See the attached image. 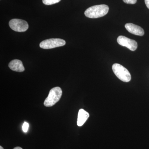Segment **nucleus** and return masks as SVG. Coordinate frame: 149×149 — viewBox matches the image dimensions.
<instances>
[{"instance_id":"1","label":"nucleus","mask_w":149,"mask_h":149,"mask_svg":"<svg viewBox=\"0 0 149 149\" xmlns=\"http://www.w3.org/2000/svg\"><path fill=\"white\" fill-rule=\"evenodd\" d=\"M109 7L106 5L102 4L93 6L87 9L85 12V16L89 18H97L107 15Z\"/></svg>"},{"instance_id":"13","label":"nucleus","mask_w":149,"mask_h":149,"mask_svg":"<svg viewBox=\"0 0 149 149\" xmlns=\"http://www.w3.org/2000/svg\"><path fill=\"white\" fill-rule=\"evenodd\" d=\"M145 2L147 8L149 9V0H145Z\"/></svg>"},{"instance_id":"10","label":"nucleus","mask_w":149,"mask_h":149,"mask_svg":"<svg viewBox=\"0 0 149 149\" xmlns=\"http://www.w3.org/2000/svg\"><path fill=\"white\" fill-rule=\"evenodd\" d=\"M61 0H42L43 3L46 5H51L59 2Z\"/></svg>"},{"instance_id":"9","label":"nucleus","mask_w":149,"mask_h":149,"mask_svg":"<svg viewBox=\"0 0 149 149\" xmlns=\"http://www.w3.org/2000/svg\"><path fill=\"white\" fill-rule=\"evenodd\" d=\"M90 115L85 110L80 109L79 110L77 117V125L78 126H81L85 123L86 120H88Z\"/></svg>"},{"instance_id":"14","label":"nucleus","mask_w":149,"mask_h":149,"mask_svg":"<svg viewBox=\"0 0 149 149\" xmlns=\"http://www.w3.org/2000/svg\"><path fill=\"white\" fill-rule=\"evenodd\" d=\"M13 149H23L22 148H20V147H15V148H14Z\"/></svg>"},{"instance_id":"6","label":"nucleus","mask_w":149,"mask_h":149,"mask_svg":"<svg viewBox=\"0 0 149 149\" xmlns=\"http://www.w3.org/2000/svg\"><path fill=\"white\" fill-rule=\"evenodd\" d=\"M117 41L120 45L126 47L131 51H135L138 47V44L135 40H131L125 36H119Z\"/></svg>"},{"instance_id":"5","label":"nucleus","mask_w":149,"mask_h":149,"mask_svg":"<svg viewBox=\"0 0 149 149\" xmlns=\"http://www.w3.org/2000/svg\"><path fill=\"white\" fill-rule=\"evenodd\" d=\"M65 42L62 39H50L44 40L40 43V47L43 49H51L58 47H62L65 45Z\"/></svg>"},{"instance_id":"3","label":"nucleus","mask_w":149,"mask_h":149,"mask_svg":"<svg viewBox=\"0 0 149 149\" xmlns=\"http://www.w3.org/2000/svg\"><path fill=\"white\" fill-rule=\"evenodd\" d=\"M112 70L116 77L121 81L127 83L131 80V74L129 71L121 65L114 63L112 65Z\"/></svg>"},{"instance_id":"4","label":"nucleus","mask_w":149,"mask_h":149,"mask_svg":"<svg viewBox=\"0 0 149 149\" xmlns=\"http://www.w3.org/2000/svg\"><path fill=\"white\" fill-rule=\"evenodd\" d=\"M9 25L11 29L15 32H25L29 28V25L27 22L18 19H11Z\"/></svg>"},{"instance_id":"15","label":"nucleus","mask_w":149,"mask_h":149,"mask_svg":"<svg viewBox=\"0 0 149 149\" xmlns=\"http://www.w3.org/2000/svg\"><path fill=\"white\" fill-rule=\"evenodd\" d=\"M0 149H3V148L1 146H0Z\"/></svg>"},{"instance_id":"11","label":"nucleus","mask_w":149,"mask_h":149,"mask_svg":"<svg viewBox=\"0 0 149 149\" xmlns=\"http://www.w3.org/2000/svg\"><path fill=\"white\" fill-rule=\"evenodd\" d=\"M29 126V123H28L24 122L22 125V130H23V132L24 133H27L28 131Z\"/></svg>"},{"instance_id":"2","label":"nucleus","mask_w":149,"mask_h":149,"mask_svg":"<svg viewBox=\"0 0 149 149\" xmlns=\"http://www.w3.org/2000/svg\"><path fill=\"white\" fill-rule=\"evenodd\" d=\"M62 95V91L60 87H56L52 88L50 91L47 97L44 102V105L46 107L53 106L60 100Z\"/></svg>"},{"instance_id":"8","label":"nucleus","mask_w":149,"mask_h":149,"mask_svg":"<svg viewBox=\"0 0 149 149\" xmlns=\"http://www.w3.org/2000/svg\"><path fill=\"white\" fill-rule=\"evenodd\" d=\"M8 66L11 70L18 72H22L24 70V68L22 62L18 59H15L9 63Z\"/></svg>"},{"instance_id":"12","label":"nucleus","mask_w":149,"mask_h":149,"mask_svg":"<svg viewBox=\"0 0 149 149\" xmlns=\"http://www.w3.org/2000/svg\"><path fill=\"white\" fill-rule=\"evenodd\" d=\"M124 3L129 4H134L137 2V0H123Z\"/></svg>"},{"instance_id":"7","label":"nucleus","mask_w":149,"mask_h":149,"mask_svg":"<svg viewBox=\"0 0 149 149\" xmlns=\"http://www.w3.org/2000/svg\"><path fill=\"white\" fill-rule=\"evenodd\" d=\"M125 27L128 32L133 35L142 36L145 34L143 29L142 27L133 23H127L125 24Z\"/></svg>"}]
</instances>
